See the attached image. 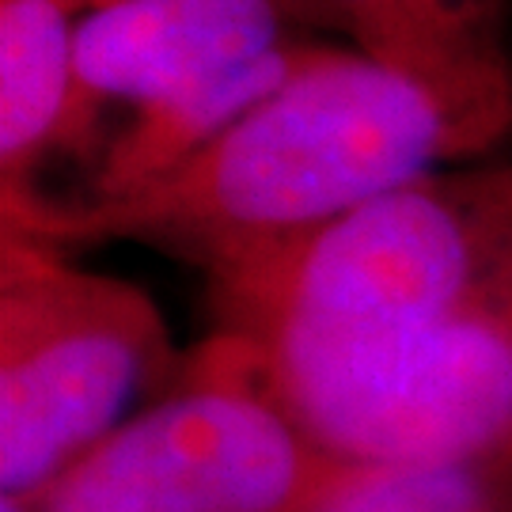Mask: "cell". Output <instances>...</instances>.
I'll return each mask as SVG.
<instances>
[{
    "mask_svg": "<svg viewBox=\"0 0 512 512\" xmlns=\"http://www.w3.org/2000/svg\"><path fill=\"white\" fill-rule=\"evenodd\" d=\"M258 376L338 463L512 471V277L406 342Z\"/></svg>",
    "mask_w": 512,
    "mask_h": 512,
    "instance_id": "5",
    "label": "cell"
},
{
    "mask_svg": "<svg viewBox=\"0 0 512 512\" xmlns=\"http://www.w3.org/2000/svg\"><path fill=\"white\" fill-rule=\"evenodd\" d=\"M99 4H107V0H95V8H99Z\"/></svg>",
    "mask_w": 512,
    "mask_h": 512,
    "instance_id": "12",
    "label": "cell"
},
{
    "mask_svg": "<svg viewBox=\"0 0 512 512\" xmlns=\"http://www.w3.org/2000/svg\"><path fill=\"white\" fill-rule=\"evenodd\" d=\"M281 0H107L92 8L73 50V92L61 148L92 137L103 110L129 114L239 61L293 42Z\"/></svg>",
    "mask_w": 512,
    "mask_h": 512,
    "instance_id": "6",
    "label": "cell"
},
{
    "mask_svg": "<svg viewBox=\"0 0 512 512\" xmlns=\"http://www.w3.org/2000/svg\"><path fill=\"white\" fill-rule=\"evenodd\" d=\"M315 512H512V486L494 467L342 463Z\"/></svg>",
    "mask_w": 512,
    "mask_h": 512,
    "instance_id": "10",
    "label": "cell"
},
{
    "mask_svg": "<svg viewBox=\"0 0 512 512\" xmlns=\"http://www.w3.org/2000/svg\"><path fill=\"white\" fill-rule=\"evenodd\" d=\"M501 141V129L418 80L327 46L213 145L141 190L110 202L4 205V228L46 247L133 239L209 270L315 232Z\"/></svg>",
    "mask_w": 512,
    "mask_h": 512,
    "instance_id": "1",
    "label": "cell"
},
{
    "mask_svg": "<svg viewBox=\"0 0 512 512\" xmlns=\"http://www.w3.org/2000/svg\"><path fill=\"white\" fill-rule=\"evenodd\" d=\"M0 512H35L31 505H16V501H0Z\"/></svg>",
    "mask_w": 512,
    "mask_h": 512,
    "instance_id": "11",
    "label": "cell"
},
{
    "mask_svg": "<svg viewBox=\"0 0 512 512\" xmlns=\"http://www.w3.org/2000/svg\"><path fill=\"white\" fill-rule=\"evenodd\" d=\"M289 23L342 35L361 57L410 76L486 126L512 133L509 0H281Z\"/></svg>",
    "mask_w": 512,
    "mask_h": 512,
    "instance_id": "7",
    "label": "cell"
},
{
    "mask_svg": "<svg viewBox=\"0 0 512 512\" xmlns=\"http://www.w3.org/2000/svg\"><path fill=\"white\" fill-rule=\"evenodd\" d=\"M95 0H0V202L35 194V167L61 148L73 50Z\"/></svg>",
    "mask_w": 512,
    "mask_h": 512,
    "instance_id": "9",
    "label": "cell"
},
{
    "mask_svg": "<svg viewBox=\"0 0 512 512\" xmlns=\"http://www.w3.org/2000/svg\"><path fill=\"white\" fill-rule=\"evenodd\" d=\"M342 463L262 384L251 349L213 334L183 380L103 440L35 512H315Z\"/></svg>",
    "mask_w": 512,
    "mask_h": 512,
    "instance_id": "4",
    "label": "cell"
},
{
    "mask_svg": "<svg viewBox=\"0 0 512 512\" xmlns=\"http://www.w3.org/2000/svg\"><path fill=\"white\" fill-rule=\"evenodd\" d=\"M205 277L262 372L406 342L512 277V164L444 167Z\"/></svg>",
    "mask_w": 512,
    "mask_h": 512,
    "instance_id": "2",
    "label": "cell"
},
{
    "mask_svg": "<svg viewBox=\"0 0 512 512\" xmlns=\"http://www.w3.org/2000/svg\"><path fill=\"white\" fill-rule=\"evenodd\" d=\"M160 308L122 277L0 236V501L38 505L171 380Z\"/></svg>",
    "mask_w": 512,
    "mask_h": 512,
    "instance_id": "3",
    "label": "cell"
},
{
    "mask_svg": "<svg viewBox=\"0 0 512 512\" xmlns=\"http://www.w3.org/2000/svg\"><path fill=\"white\" fill-rule=\"evenodd\" d=\"M323 50L327 46H319V42L293 38L270 54L239 61L224 73L198 80L183 92L129 114L126 126L103 148V160L95 167L88 194L76 202H110V198H122L129 190H141L152 179L167 175L171 167H179L194 152L213 145L224 129L236 126L258 103L281 92Z\"/></svg>",
    "mask_w": 512,
    "mask_h": 512,
    "instance_id": "8",
    "label": "cell"
}]
</instances>
